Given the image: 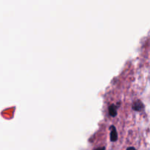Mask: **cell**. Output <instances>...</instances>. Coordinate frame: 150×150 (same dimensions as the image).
Here are the masks:
<instances>
[{
  "instance_id": "7a4b0ae2",
  "label": "cell",
  "mask_w": 150,
  "mask_h": 150,
  "mask_svg": "<svg viewBox=\"0 0 150 150\" xmlns=\"http://www.w3.org/2000/svg\"><path fill=\"white\" fill-rule=\"evenodd\" d=\"M117 138H118V135H117V129L116 127L112 125L111 126V133H110V140H111L112 142H115L117 141Z\"/></svg>"
},
{
  "instance_id": "5b68a950",
  "label": "cell",
  "mask_w": 150,
  "mask_h": 150,
  "mask_svg": "<svg viewBox=\"0 0 150 150\" xmlns=\"http://www.w3.org/2000/svg\"><path fill=\"white\" fill-rule=\"evenodd\" d=\"M127 150H136V149H135L134 147H128V148L127 149Z\"/></svg>"
},
{
  "instance_id": "3957f363",
  "label": "cell",
  "mask_w": 150,
  "mask_h": 150,
  "mask_svg": "<svg viewBox=\"0 0 150 150\" xmlns=\"http://www.w3.org/2000/svg\"><path fill=\"white\" fill-rule=\"evenodd\" d=\"M108 113L109 115L112 117H115L117 114V106L114 105V104H111V105L108 107Z\"/></svg>"
},
{
  "instance_id": "6da1fadb",
  "label": "cell",
  "mask_w": 150,
  "mask_h": 150,
  "mask_svg": "<svg viewBox=\"0 0 150 150\" xmlns=\"http://www.w3.org/2000/svg\"><path fill=\"white\" fill-rule=\"evenodd\" d=\"M132 108H133L134 110H136V111L140 112V111H142V110H144V105L143 102H142V101H140V100H137V101H136L135 102H133V106H132Z\"/></svg>"
},
{
  "instance_id": "277c9868",
  "label": "cell",
  "mask_w": 150,
  "mask_h": 150,
  "mask_svg": "<svg viewBox=\"0 0 150 150\" xmlns=\"http://www.w3.org/2000/svg\"><path fill=\"white\" fill-rule=\"evenodd\" d=\"M105 146H103V147H98V148H96L94 150H105Z\"/></svg>"
}]
</instances>
